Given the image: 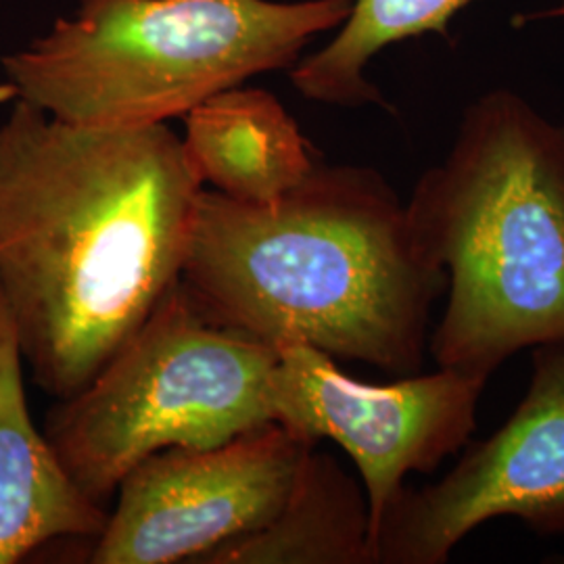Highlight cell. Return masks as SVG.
Wrapping results in <instances>:
<instances>
[{
    "label": "cell",
    "mask_w": 564,
    "mask_h": 564,
    "mask_svg": "<svg viewBox=\"0 0 564 564\" xmlns=\"http://www.w3.org/2000/svg\"><path fill=\"white\" fill-rule=\"evenodd\" d=\"M202 178L167 123H0V295L46 395L90 383L181 281Z\"/></svg>",
    "instance_id": "obj_1"
},
{
    "label": "cell",
    "mask_w": 564,
    "mask_h": 564,
    "mask_svg": "<svg viewBox=\"0 0 564 564\" xmlns=\"http://www.w3.org/2000/svg\"><path fill=\"white\" fill-rule=\"evenodd\" d=\"M181 281L216 323L398 375L423 368L447 289L383 174L321 162L272 203L203 188Z\"/></svg>",
    "instance_id": "obj_2"
},
{
    "label": "cell",
    "mask_w": 564,
    "mask_h": 564,
    "mask_svg": "<svg viewBox=\"0 0 564 564\" xmlns=\"http://www.w3.org/2000/svg\"><path fill=\"white\" fill-rule=\"evenodd\" d=\"M405 216L447 274L429 335L440 368L489 379L523 349L564 343V121L510 88L477 97Z\"/></svg>",
    "instance_id": "obj_3"
},
{
    "label": "cell",
    "mask_w": 564,
    "mask_h": 564,
    "mask_svg": "<svg viewBox=\"0 0 564 564\" xmlns=\"http://www.w3.org/2000/svg\"><path fill=\"white\" fill-rule=\"evenodd\" d=\"M351 0H80L2 59L0 101L90 128L184 118L242 82L293 67Z\"/></svg>",
    "instance_id": "obj_4"
},
{
    "label": "cell",
    "mask_w": 564,
    "mask_h": 564,
    "mask_svg": "<svg viewBox=\"0 0 564 564\" xmlns=\"http://www.w3.org/2000/svg\"><path fill=\"white\" fill-rule=\"evenodd\" d=\"M276 347L212 321L182 281L101 372L57 400L44 435L82 491L105 505L165 447H214L274 421Z\"/></svg>",
    "instance_id": "obj_5"
},
{
    "label": "cell",
    "mask_w": 564,
    "mask_h": 564,
    "mask_svg": "<svg viewBox=\"0 0 564 564\" xmlns=\"http://www.w3.org/2000/svg\"><path fill=\"white\" fill-rule=\"evenodd\" d=\"M564 535V343L533 347L523 400L435 484L402 485L372 538L375 564H444L491 519Z\"/></svg>",
    "instance_id": "obj_6"
},
{
    "label": "cell",
    "mask_w": 564,
    "mask_h": 564,
    "mask_svg": "<svg viewBox=\"0 0 564 564\" xmlns=\"http://www.w3.org/2000/svg\"><path fill=\"white\" fill-rule=\"evenodd\" d=\"M274 347V421L307 444L333 440L347 452L366 489L372 545L403 479L435 473L468 444L487 379L440 368L395 383H362L312 345Z\"/></svg>",
    "instance_id": "obj_7"
},
{
    "label": "cell",
    "mask_w": 564,
    "mask_h": 564,
    "mask_svg": "<svg viewBox=\"0 0 564 564\" xmlns=\"http://www.w3.org/2000/svg\"><path fill=\"white\" fill-rule=\"evenodd\" d=\"M312 447L272 421L214 447L147 456L121 479L90 563L197 564L276 517Z\"/></svg>",
    "instance_id": "obj_8"
},
{
    "label": "cell",
    "mask_w": 564,
    "mask_h": 564,
    "mask_svg": "<svg viewBox=\"0 0 564 564\" xmlns=\"http://www.w3.org/2000/svg\"><path fill=\"white\" fill-rule=\"evenodd\" d=\"M109 512L59 463L30 414L18 333L0 295V564L57 540H99Z\"/></svg>",
    "instance_id": "obj_9"
},
{
    "label": "cell",
    "mask_w": 564,
    "mask_h": 564,
    "mask_svg": "<svg viewBox=\"0 0 564 564\" xmlns=\"http://www.w3.org/2000/svg\"><path fill=\"white\" fill-rule=\"evenodd\" d=\"M182 142L203 186L235 202H276L321 162L284 105L242 84L193 107Z\"/></svg>",
    "instance_id": "obj_10"
},
{
    "label": "cell",
    "mask_w": 564,
    "mask_h": 564,
    "mask_svg": "<svg viewBox=\"0 0 564 564\" xmlns=\"http://www.w3.org/2000/svg\"><path fill=\"white\" fill-rule=\"evenodd\" d=\"M197 564H375L366 489L314 445L276 517L214 547Z\"/></svg>",
    "instance_id": "obj_11"
},
{
    "label": "cell",
    "mask_w": 564,
    "mask_h": 564,
    "mask_svg": "<svg viewBox=\"0 0 564 564\" xmlns=\"http://www.w3.org/2000/svg\"><path fill=\"white\" fill-rule=\"evenodd\" d=\"M477 0H351L333 41L291 67V82L310 101L337 107H387L366 80L370 59L389 44L424 34L449 36V23Z\"/></svg>",
    "instance_id": "obj_12"
},
{
    "label": "cell",
    "mask_w": 564,
    "mask_h": 564,
    "mask_svg": "<svg viewBox=\"0 0 564 564\" xmlns=\"http://www.w3.org/2000/svg\"><path fill=\"white\" fill-rule=\"evenodd\" d=\"M554 15H564V0L563 7H561V9H556V11H554Z\"/></svg>",
    "instance_id": "obj_13"
}]
</instances>
